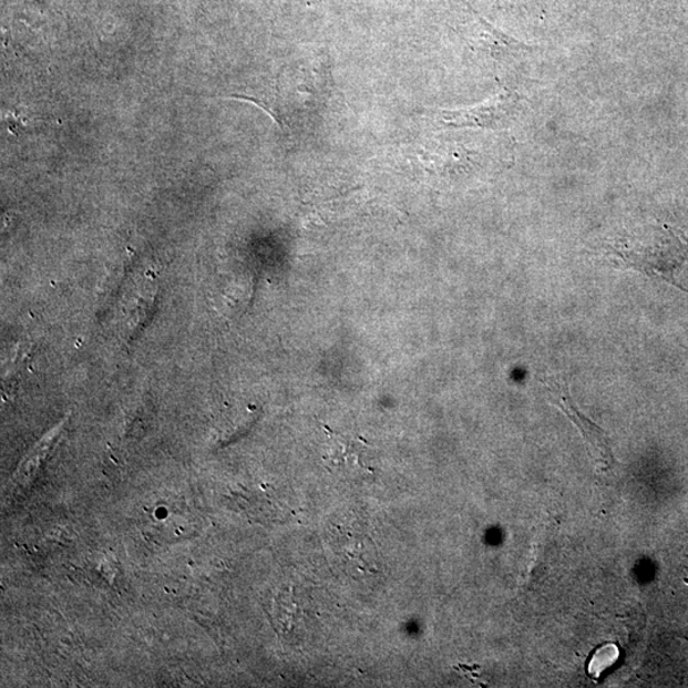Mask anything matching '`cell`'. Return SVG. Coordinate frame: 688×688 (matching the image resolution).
<instances>
[{
    "label": "cell",
    "instance_id": "5",
    "mask_svg": "<svg viewBox=\"0 0 688 688\" xmlns=\"http://www.w3.org/2000/svg\"><path fill=\"white\" fill-rule=\"evenodd\" d=\"M619 658V651L616 645H603L600 649L594 654L589 661L588 672L592 677L598 678L606 669L615 665Z\"/></svg>",
    "mask_w": 688,
    "mask_h": 688
},
{
    "label": "cell",
    "instance_id": "4",
    "mask_svg": "<svg viewBox=\"0 0 688 688\" xmlns=\"http://www.w3.org/2000/svg\"><path fill=\"white\" fill-rule=\"evenodd\" d=\"M328 453L325 461L336 469H367L361 462L367 441L361 438H348L329 431Z\"/></svg>",
    "mask_w": 688,
    "mask_h": 688
},
{
    "label": "cell",
    "instance_id": "2",
    "mask_svg": "<svg viewBox=\"0 0 688 688\" xmlns=\"http://www.w3.org/2000/svg\"><path fill=\"white\" fill-rule=\"evenodd\" d=\"M514 102L512 95L501 91L497 95L484 101L483 104L470 109L441 110L438 122L445 126H481L497 127L504 125L512 113Z\"/></svg>",
    "mask_w": 688,
    "mask_h": 688
},
{
    "label": "cell",
    "instance_id": "3",
    "mask_svg": "<svg viewBox=\"0 0 688 688\" xmlns=\"http://www.w3.org/2000/svg\"><path fill=\"white\" fill-rule=\"evenodd\" d=\"M543 384H545L551 403L561 408L567 418L581 429L583 437L588 441L594 453L599 455L602 463L610 464L614 462V455H612L606 433L577 410L565 382L557 379H547L543 381Z\"/></svg>",
    "mask_w": 688,
    "mask_h": 688
},
{
    "label": "cell",
    "instance_id": "1",
    "mask_svg": "<svg viewBox=\"0 0 688 688\" xmlns=\"http://www.w3.org/2000/svg\"><path fill=\"white\" fill-rule=\"evenodd\" d=\"M606 255L612 267L665 280L688 294V288L677 279L688 263V242L674 228L659 226L643 236L618 240Z\"/></svg>",
    "mask_w": 688,
    "mask_h": 688
}]
</instances>
